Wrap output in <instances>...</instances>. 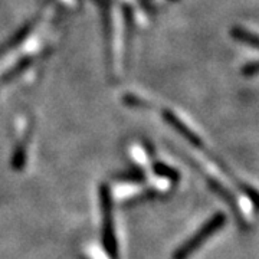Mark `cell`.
<instances>
[{
    "label": "cell",
    "mask_w": 259,
    "mask_h": 259,
    "mask_svg": "<svg viewBox=\"0 0 259 259\" xmlns=\"http://www.w3.org/2000/svg\"><path fill=\"white\" fill-rule=\"evenodd\" d=\"M225 222H226V214H223L222 212L216 213L213 218H210L207 222L204 223L203 228H200L189 241H186L176 250V253L173 255V259H187V256H190L194 250L197 249L212 233L219 231L223 225H225Z\"/></svg>",
    "instance_id": "6da1fadb"
},
{
    "label": "cell",
    "mask_w": 259,
    "mask_h": 259,
    "mask_svg": "<svg viewBox=\"0 0 259 259\" xmlns=\"http://www.w3.org/2000/svg\"><path fill=\"white\" fill-rule=\"evenodd\" d=\"M101 206L102 216H104V245L112 259H118V249H117L118 246H117L114 222H112L111 194L107 187H102L101 190Z\"/></svg>",
    "instance_id": "7a4b0ae2"
}]
</instances>
